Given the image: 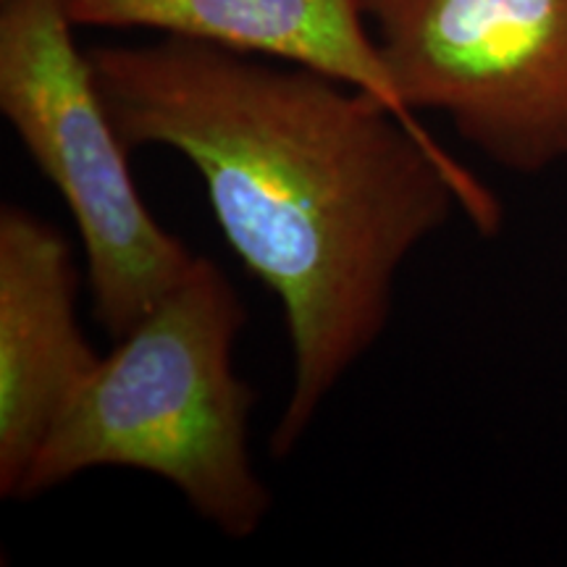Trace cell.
Wrapping results in <instances>:
<instances>
[{"instance_id":"obj_2","label":"cell","mask_w":567,"mask_h":567,"mask_svg":"<svg viewBox=\"0 0 567 567\" xmlns=\"http://www.w3.org/2000/svg\"><path fill=\"white\" fill-rule=\"evenodd\" d=\"M247 308L216 260L195 258L184 279L101 360L59 417L19 499L51 492L92 467H130L168 481L226 538H250L271 513L255 473V389L234 371Z\"/></svg>"},{"instance_id":"obj_1","label":"cell","mask_w":567,"mask_h":567,"mask_svg":"<svg viewBox=\"0 0 567 567\" xmlns=\"http://www.w3.org/2000/svg\"><path fill=\"white\" fill-rule=\"evenodd\" d=\"M87 59L130 153L193 163L226 243L279 300L295 379L268 450L289 457L384 337L415 247L455 210L492 237L499 203L429 132L321 71L176 34Z\"/></svg>"},{"instance_id":"obj_6","label":"cell","mask_w":567,"mask_h":567,"mask_svg":"<svg viewBox=\"0 0 567 567\" xmlns=\"http://www.w3.org/2000/svg\"><path fill=\"white\" fill-rule=\"evenodd\" d=\"M74 27L153 30L247 55H271L371 92L425 132L394 87L363 0H61Z\"/></svg>"},{"instance_id":"obj_3","label":"cell","mask_w":567,"mask_h":567,"mask_svg":"<svg viewBox=\"0 0 567 567\" xmlns=\"http://www.w3.org/2000/svg\"><path fill=\"white\" fill-rule=\"evenodd\" d=\"M61 0L0 6V111L74 218L92 316L118 342L195 264L155 221Z\"/></svg>"},{"instance_id":"obj_5","label":"cell","mask_w":567,"mask_h":567,"mask_svg":"<svg viewBox=\"0 0 567 567\" xmlns=\"http://www.w3.org/2000/svg\"><path fill=\"white\" fill-rule=\"evenodd\" d=\"M80 268L38 213L0 208V499H19L40 446L101 365L76 318Z\"/></svg>"},{"instance_id":"obj_4","label":"cell","mask_w":567,"mask_h":567,"mask_svg":"<svg viewBox=\"0 0 567 567\" xmlns=\"http://www.w3.org/2000/svg\"><path fill=\"white\" fill-rule=\"evenodd\" d=\"M410 111L509 174L567 161V0H363Z\"/></svg>"}]
</instances>
